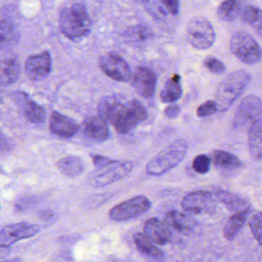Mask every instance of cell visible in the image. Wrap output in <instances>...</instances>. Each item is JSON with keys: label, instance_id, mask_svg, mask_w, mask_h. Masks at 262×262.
<instances>
[{"label": "cell", "instance_id": "obj_1", "mask_svg": "<svg viewBox=\"0 0 262 262\" xmlns=\"http://www.w3.org/2000/svg\"><path fill=\"white\" fill-rule=\"evenodd\" d=\"M251 79L250 74L244 70L235 71L225 78L219 84L215 94L218 112L229 110L245 92Z\"/></svg>", "mask_w": 262, "mask_h": 262}, {"label": "cell", "instance_id": "obj_2", "mask_svg": "<svg viewBox=\"0 0 262 262\" xmlns=\"http://www.w3.org/2000/svg\"><path fill=\"white\" fill-rule=\"evenodd\" d=\"M60 29L72 41H80L89 35L92 21L83 5L75 4L63 9L60 15Z\"/></svg>", "mask_w": 262, "mask_h": 262}, {"label": "cell", "instance_id": "obj_3", "mask_svg": "<svg viewBox=\"0 0 262 262\" xmlns=\"http://www.w3.org/2000/svg\"><path fill=\"white\" fill-rule=\"evenodd\" d=\"M187 148V143L184 140L172 142L149 160L146 165V173L158 177L169 172L183 161Z\"/></svg>", "mask_w": 262, "mask_h": 262}, {"label": "cell", "instance_id": "obj_4", "mask_svg": "<svg viewBox=\"0 0 262 262\" xmlns=\"http://www.w3.org/2000/svg\"><path fill=\"white\" fill-rule=\"evenodd\" d=\"M230 50L245 64H256L261 59V46L250 34L244 31H237L232 35L230 40Z\"/></svg>", "mask_w": 262, "mask_h": 262}, {"label": "cell", "instance_id": "obj_5", "mask_svg": "<svg viewBox=\"0 0 262 262\" xmlns=\"http://www.w3.org/2000/svg\"><path fill=\"white\" fill-rule=\"evenodd\" d=\"M146 118L147 112L144 106L137 100H131L124 104L112 125L118 134H125L136 128Z\"/></svg>", "mask_w": 262, "mask_h": 262}, {"label": "cell", "instance_id": "obj_6", "mask_svg": "<svg viewBox=\"0 0 262 262\" xmlns=\"http://www.w3.org/2000/svg\"><path fill=\"white\" fill-rule=\"evenodd\" d=\"M134 163L129 160H115L104 167L92 172L89 183L95 187L108 186L121 180L132 172Z\"/></svg>", "mask_w": 262, "mask_h": 262}, {"label": "cell", "instance_id": "obj_7", "mask_svg": "<svg viewBox=\"0 0 262 262\" xmlns=\"http://www.w3.org/2000/svg\"><path fill=\"white\" fill-rule=\"evenodd\" d=\"M186 35L189 42L200 50L212 47L216 38L212 24L203 17H196L189 21Z\"/></svg>", "mask_w": 262, "mask_h": 262}, {"label": "cell", "instance_id": "obj_8", "mask_svg": "<svg viewBox=\"0 0 262 262\" xmlns=\"http://www.w3.org/2000/svg\"><path fill=\"white\" fill-rule=\"evenodd\" d=\"M150 207L151 203L147 197L137 195L112 208L109 216L115 221H127L143 215Z\"/></svg>", "mask_w": 262, "mask_h": 262}, {"label": "cell", "instance_id": "obj_9", "mask_svg": "<svg viewBox=\"0 0 262 262\" xmlns=\"http://www.w3.org/2000/svg\"><path fill=\"white\" fill-rule=\"evenodd\" d=\"M262 101L258 97L249 95L240 103L234 116L233 125L235 130H243L252 125L255 121L261 118Z\"/></svg>", "mask_w": 262, "mask_h": 262}, {"label": "cell", "instance_id": "obj_10", "mask_svg": "<svg viewBox=\"0 0 262 262\" xmlns=\"http://www.w3.org/2000/svg\"><path fill=\"white\" fill-rule=\"evenodd\" d=\"M99 67L103 72L114 81L127 82L131 78L130 67L127 61L119 55L106 54L99 60Z\"/></svg>", "mask_w": 262, "mask_h": 262}, {"label": "cell", "instance_id": "obj_11", "mask_svg": "<svg viewBox=\"0 0 262 262\" xmlns=\"http://www.w3.org/2000/svg\"><path fill=\"white\" fill-rule=\"evenodd\" d=\"M39 228L29 223H18L5 226L0 232V247L6 248L20 240L36 235Z\"/></svg>", "mask_w": 262, "mask_h": 262}, {"label": "cell", "instance_id": "obj_12", "mask_svg": "<svg viewBox=\"0 0 262 262\" xmlns=\"http://www.w3.org/2000/svg\"><path fill=\"white\" fill-rule=\"evenodd\" d=\"M182 206L186 212L191 214L207 213L215 206L213 196L207 191H195L187 194L182 201Z\"/></svg>", "mask_w": 262, "mask_h": 262}, {"label": "cell", "instance_id": "obj_13", "mask_svg": "<svg viewBox=\"0 0 262 262\" xmlns=\"http://www.w3.org/2000/svg\"><path fill=\"white\" fill-rule=\"evenodd\" d=\"M157 84V75L151 69L143 66L136 69L132 77V84L140 96L146 99L152 98Z\"/></svg>", "mask_w": 262, "mask_h": 262}, {"label": "cell", "instance_id": "obj_14", "mask_svg": "<svg viewBox=\"0 0 262 262\" xmlns=\"http://www.w3.org/2000/svg\"><path fill=\"white\" fill-rule=\"evenodd\" d=\"M52 70V58L48 52L32 55L26 62L28 76L35 81H41L49 76Z\"/></svg>", "mask_w": 262, "mask_h": 262}, {"label": "cell", "instance_id": "obj_15", "mask_svg": "<svg viewBox=\"0 0 262 262\" xmlns=\"http://www.w3.org/2000/svg\"><path fill=\"white\" fill-rule=\"evenodd\" d=\"M144 235L154 244L165 246L170 242L172 232L166 222L157 218L149 219L144 225Z\"/></svg>", "mask_w": 262, "mask_h": 262}, {"label": "cell", "instance_id": "obj_16", "mask_svg": "<svg viewBox=\"0 0 262 262\" xmlns=\"http://www.w3.org/2000/svg\"><path fill=\"white\" fill-rule=\"evenodd\" d=\"M49 129L52 133L58 137L70 138L78 132L80 126L72 118L55 112L51 116Z\"/></svg>", "mask_w": 262, "mask_h": 262}, {"label": "cell", "instance_id": "obj_17", "mask_svg": "<svg viewBox=\"0 0 262 262\" xmlns=\"http://www.w3.org/2000/svg\"><path fill=\"white\" fill-rule=\"evenodd\" d=\"M82 130L84 135L96 142L107 140L110 135L107 122L99 115H94L84 120Z\"/></svg>", "mask_w": 262, "mask_h": 262}, {"label": "cell", "instance_id": "obj_18", "mask_svg": "<svg viewBox=\"0 0 262 262\" xmlns=\"http://www.w3.org/2000/svg\"><path fill=\"white\" fill-rule=\"evenodd\" d=\"M124 103H123L118 97L107 95L101 98L98 103V115L104 118L107 123L112 124L118 114L124 107Z\"/></svg>", "mask_w": 262, "mask_h": 262}, {"label": "cell", "instance_id": "obj_19", "mask_svg": "<svg viewBox=\"0 0 262 262\" xmlns=\"http://www.w3.org/2000/svg\"><path fill=\"white\" fill-rule=\"evenodd\" d=\"M165 222L174 230L180 233L188 235L194 230L195 223L193 220L178 211L172 210L167 212Z\"/></svg>", "mask_w": 262, "mask_h": 262}, {"label": "cell", "instance_id": "obj_20", "mask_svg": "<svg viewBox=\"0 0 262 262\" xmlns=\"http://www.w3.org/2000/svg\"><path fill=\"white\" fill-rule=\"evenodd\" d=\"M247 6V0H224L219 6L217 14L223 21H232L242 15Z\"/></svg>", "mask_w": 262, "mask_h": 262}, {"label": "cell", "instance_id": "obj_21", "mask_svg": "<svg viewBox=\"0 0 262 262\" xmlns=\"http://www.w3.org/2000/svg\"><path fill=\"white\" fill-rule=\"evenodd\" d=\"M249 147L254 160H262V117L249 127Z\"/></svg>", "mask_w": 262, "mask_h": 262}, {"label": "cell", "instance_id": "obj_22", "mask_svg": "<svg viewBox=\"0 0 262 262\" xmlns=\"http://www.w3.org/2000/svg\"><path fill=\"white\" fill-rule=\"evenodd\" d=\"M21 67L16 59L8 58L0 61V84L9 86L19 78Z\"/></svg>", "mask_w": 262, "mask_h": 262}, {"label": "cell", "instance_id": "obj_23", "mask_svg": "<svg viewBox=\"0 0 262 262\" xmlns=\"http://www.w3.org/2000/svg\"><path fill=\"white\" fill-rule=\"evenodd\" d=\"M214 195L225 205L229 210L233 212H241L249 211V206L246 200L232 192L223 189H215Z\"/></svg>", "mask_w": 262, "mask_h": 262}, {"label": "cell", "instance_id": "obj_24", "mask_svg": "<svg viewBox=\"0 0 262 262\" xmlns=\"http://www.w3.org/2000/svg\"><path fill=\"white\" fill-rule=\"evenodd\" d=\"M57 167L63 175L69 178H75L84 172V164L80 157L68 156L58 160Z\"/></svg>", "mask_w": 262, "mask_h": 262}, {"label": "cell", "instance_id": "obj_25", "mask_svg": "<svg viewBox=\"0 0 262 262\" xmlns=\"http://www.w3.org/2000/svg\"><path fill=\"white\" fill-rule=\"evenodd\" d=\"M182 95L181 77L173 75L165 83L164 87L160 92V98L163 103H174L181 98Z\"/></svg>", "mask_w": 262, "mask_h": 262}, {"label": "cell", "instance_id": "obj_26", "mask_svg": "<svg viewBox=\"0 0 262 262\" xmlns=\"http://www.w3.org/2000/svg\"><path fill=\"white\" fill-rule=\"evenodd\" d=\"M137 249L145 256L154 260H161L163 254L144 234L137 233L134 237Z\"/></svg>", "mask_w": 262, "mask_h": 262}, {"label": "cell", "instance_id": "obj_27", "mask_svg": "<svg viewBox=\"0 0 262 262\" xmlns=\"http://www.w3.org/2000/svg\"><path fill=\"white\" fill-rule=\"evenodd\" d=\"M18 39L19 34L15 26L6 20H0V49L13 47Z\"/></svg>", "mask_w": 262, "mask_h": 262}, {"label": "cell", "instance_id": "obj_28", "mask_svg": "<svg viewBox=\"0 0 262 262\" xmlns=\"http://www.w3.org/2000/svg\"><path fill=\"white\" fill-rule=\"evenodd\" d=\"M245 23L249 25L262 38V10L255 6H247L241 15Z\"/></svg>", "mask_w": 262, "mask_h": 262}, {"label": "cell", "instance_id": "obj_29", "mask_svg": "<svg viewBox=\"0 0 262 262\" xmlns=\"http://www.w3.org/2000/svg\"><path fill=\"white\" fill-rule=\"evenodd\" d=\"M213 161L216 167L225 170L238 169L243 166V163L236 156L223 150H216L214 152Z\"/></svg>", "mask_w": 262, "mask_h": 262}, {"label": "cell", "instance_id": "obj_30", "mask_svg": "<svg viewBox=\"0 0 262 262\" xmlns=\"http://www.w3.org/2000/svg\"><path fill=\"white\" fill-rule=\"evenodd\" d=\"M249 211L237 212L229 218L225 226L224 234L227 239L232 240L240 232L246 223Z\"/></svg>", "mask_w": 262, "mask_h": 262}, {"label": "cell", "instance_id": "obj_31", "mask_svg": "<svg viewBox=\"0 0 262 262\" xmlns=\"http://www.w3.org/2000/svg\"><path fill=\"white\" fill-rule=\"evenodd\" d=\"M24 101V114L26 118L32 124L44 122L46 118L44 107L29 98H26Z\"/></svg>", "mask_w": 262, "mask_h": 262}, {"label": "cell", "instance_id": "obj_32", "mask_svg": "<svg viewBox=\"0 0 262 262\" xmlns=\"http://www.w3.org/2000/svg\"><path fill=\"white\" fill-rule=\"evenodd\" d=\"M249 226L255 239L262 246V212H256L251 217Z\"/></svg>", "mask_w": 262, "mask_h": 262}, {"label": "cell", "instance_id": "obj_33", "mask_svg": "<svg viewBox=\"0 0 262 262\" xmlns=\"http://www.w3.org/2000/svg\"><path fill=\"white\" fill-rule=\"evenodd\" d=\"M211 160L205 154H200L194 158L192 168L195 172L200 174H206L210 169Z\"/></svg>", "mask_w": 262, "mask_h": 262}, {"label": "cell", "instance_id": "obj_34", "mask_svg": "<svg viewBox=\"0 0 262 262\" xmlns=\"http://www.w3.org/2000/svg\"><path fill=\"white\" fill-rule=\"evenodd\" d=\"M204 66L212 73L222 75L226 72V68L224 63L215 57H207L204 60Z\"/></svg>", "mask_w": 262, "mask_h": 262}, {"label": "cell", "instance_id": "obj_35", "mask_svg": "<svg viewBox=\"0 0 262 262\" xmlns=\"http://www.w3.org/2000/svg\"><path fill=\"white\" fill-rule=\"evenodd\" d=\"M218 112L217 110L216 103L215 101H207L199 106L196 110L197 116L200 118L211 116Z\"/></svg>", "mask_w": 262, "mask_h": 262}, {"label": "cell", "instance_id": "obj_36", "mask_svg": "<svg viewBox=\"0 0 262 262\" xmlns=\"http://www.w3.org/2000/svg\"><path fill=\"white\" fill-rule=\"evenodd\" d=\"M172 15H177L180 12V1L179 0H161Z\"/></svg>", "mask_w": 262, "mask_h": 262}, {"label": "cell", "instance_id": "obj_37", "mask_svg": "<svg viewBox=\"0 0 262 262\" xmlns=\"http://www.w3.org/2000/svg\"><path fill=\"white\" fill-rule=\"evenodd\" d=\"M92 158H93L94 165L97 169L104 167L115 161V160H112L108 157H104V156L95 155L93 156Z\"/></svg>", "mask_w": 262, "mask_h": 262}, {"label": "cell", "instance_id": "obj_38", "mask_svg": "<svg viewBox=\"0 0 262 262\" xmlns=\"http://www.w3.org/2000/svg\"><path fill=\"white\" fill-rule=\"evenodd\" d=\"M180 112H181V109H180V106L175 104H169L165 108L164 115L166 118H169V119H174L180 115Z\"/></svg>", "mask_w": 262, "mask_h": 262}, {"label": "cell", "instance_id": "obj_39", "mask_svg": "<svg viewBox=\"0 0 262 262\" xmlns=\"http://www.w3.org/2000/svg\"><path fill=\"white\" fill-rule=\"evenodd\" d=\"M132 34L130 33L131 38L136 40H145L147 38V33L146 31L143 29H140L139 27H136L135 29H132L131 31Z\"/></svg>", "mask_w": 262, "mask_h": 262}, {"label": "cell", "instance_id": "obj_40", "mask_svg": "<svg viewBox=\"0 0 262 262\" xmlns=\"http://www.w3.org/2000/svg\"><path fill=\"white\" fill-rule=\"evenodd\" d=\"M141 1H143V2H147L148 0H141Z\"/></svg>", "mask_w": 262, "mask_h": 262}, {"label": "cell", "instance_id": "obj_41", "mask_svg": "<svg viewBox=\"0 0 262 262\" xmlns=\"http://www.w3.org/2000/svg\"><path fill=\"white\" fill-rule=\"evenodd\" d=\"M4 262H11V261H4Z\"/></svg>", "mask_w": 262, "mask_h": 262}]
</instances>
